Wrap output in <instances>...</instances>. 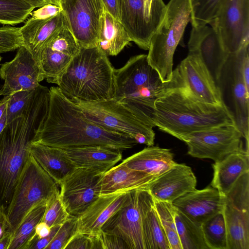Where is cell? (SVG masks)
Listing matches in <instances>:
<instances>
[{
    "mask_svg": "<svg viewBox=\"0 0 249 249\" xmlns=\"http://www.w3.org/2000/svg\"><path fill=\"white\" fill-rule=\"evenodd\" d=\"M128 195L129 191L100 195L78 216V232L91 235L99 233L107 221L126 202Z\"/></svg>",
    "mask_w": 249,
    "mask_h": 249,
    "instance_id": "23",
    "label": "cell"
},
{
    "mask_svg": "<svg viewBox=\"0 0 249 249\" xmlns=\"http://www.w3.org/2000/svg\"><path fill=\"white\" fill-rule=\"evenodd\" d=\"M224 197L211 186L201 190L195 189L176 199L172 204L190 219L201 225L222 212Z\"/></svg>",
    "mask_w": 249,
    "mask_h": 249,
    "instance_id": "21",
    "label": "cell"
},
{
    "mask_svg": "<svg viewBox=\"0 0 249 249\" xmlns=\"http://www.w3.org/2000/svg\"><path fill=\"white\" fill-rule=\"evenodd\" d=\"M60 226L51 227L49 234L45 237L40 239H36L34 237L28 249H45L53 240Z\"/></svg>",
    "mask_w": 249,
    "mask_h": 249,
    "instance_id": "43",
    "label": "cell"
},
{
    "mask_svg": "<svg viewBox=\"0 0 249 249\" xmlns=\"http://www.w3.org/2000/svg\"><path fill=\"white\" fill-rule=\"evenodd\" d=\"M29 150L36 161L59 186L77 168L63 148L32 141Z\"/></svg>",
    "mask_w": 249,
    "mask_h": 249,
    "instance_id": "25",
    "label": "cell"
},
{
    "mask_svg": "<svg viewBox=\"0 0 249 249\" xmlns=\"http://www.w3.org/2000/svg\"><path fill=\"white\" fill-rule=\"evenodd\" d=\"M201 228L209 249H228L227 231L222 212L203 222Z\"/></svg>",
    "mask_w": 249,
    "mask_h": 249,
    "instance_id": "33",
    "label": "cell"
},
{
    "mask_svg": "<svg viewBox=\"0 0 249 249\" xmlns=\"http://www.w3.org/2000/svg\"><path fill=\"white\" fill-rule=\"evenodd\" d=\"M12 237V232L8 231L0 238V249H8Z\"/></svg>",
    "mask_w": 249,
    "mask_h": 249,
    "instance_id": "48",
    "label": "cell"
},
{
    "mask_svg": "<svg viewBox=\"0 0 249 249\" xmlns=\"http://www.w3.org/2000/svg\"><path fill=\"white\" fill-rule=\"evenodd\" d=\"M94 249H126L125 242L119 237L101 230L96 234L92 235Z\"/></svg>",
    "mask_w": 249,
    "mask_h": 249,
    "instance_id": "41",
    "label": "cell"
},
{
    "mask_svg": "<svg viewBox=\"0 0 249 249\" xmlns=\"http://www.w3.org/2000/svg\"><path fill=\"white\" fill-rule=\"evenodd\" d=\"M234 123L233 113L225 104L213 105L197 99L185 85L179 72L176 85L155 103L154 126L184 142L194 132Z\"/></svg>",
    "mask_w": 249,
    "mask_h": 249,
    "instance_id": "3",
    "label": "cell"
},
{
    "mask_svg": "<svg viewBox=\"0 0 249 249\" xmlns=\"http://www.w3.org/2000/svg\"><path fill=\"white\" fill-rule=\"evenodd\" d=\"M35 8L23 0H0V23L14 25L21 23Z\"/></svg>",
    "mask_w": 249,
    "mask_h": 249,
    "instance_id": "34",
    "label": "cell"
},
{
    "mask_svg": "<svg viewBox=\"0 0 249 249\" xmlns=\"http://www.w3.org/2000/svg\"><path fill=\"white\" fill-rule=\"evenodd\" d=\"M249 50V45L240 51L230 54L228 62L231 66L230 90L232 97L235 123L249 147V91L246 89L241 72V62L245 53Z\"/></svg>",
    "mask_w": 249,
    "mask_h": 249,
    "instance_id": "22",
    "label": "cell"
},
{
    "mask_svg": "<svg viewBox=\"0 0 249 249\" xmlns=\"http://www.w3.org/2000/svg\"><path fill=\"white\" fill-rule=\"evenodd\" d=\"M78 217L70 215L60 226L52 241L45 249H65L71 238L78 232Z\"/></svg>",
    "mask_w": 249,
    "mask_h": 249,
    "instance_id": "38",
    "label": "cell"
},
{
    "mask_svg": "<svg viewBox=\"0 0 249 249\" xmlns=\"http://www.w3.org/2000/svg\"><path fill=\"white\" fill-rule=\"evenodd\" d=\"M188 46L189 53H199L218 85L230 54L223 49L213 29L207 25L192 27Z\"/></svg>",
    "mask_w": 249,
    "mask_h": 249,
    "instance_id": "18",
    "label": "cell"
},
{
    "mask_svg": "<svg viewBox=\"0 0 249 249\" xmlns=\"http://www.w3.org/2000/svg\"><path fill=\"white\" fill-rule=\"evenodd\" d=\"M174 216L182 249H209L205 241L201 225L190 219L175 207Z\"/></svg>",
    "mask_w": 249,
    "mask_h": 249,
    "instance_id": "32",
    "label": "cell"
},
{
    "mask_svg": "<svg viewBox=\"0 0 249 249\" xmlns=\"http://www.w3.org/2000/svg\"><path fill=\"white\" fill-rule=\"evenodd\" d=\"M154 181L145 174L121 163L104 174L100 181V195L147 189Z\"/></svg>",
    "mask_w": 249,
    "mask_h": 249,
    "instance_id": "28",
    "label": "cell"
},
{
    "mask_svg": "<svg viewBox=\"0 0 249 249\" xmlns=\"http://www.w3.org/2000/svg\"><path fill=\"white\" fill-rule=\"evenodd\" d=\"M76 167L106 172L122 160V150L101 145L63 148Z\"/></svg>",
    "mask_w": 249,
    "mask_h": 249,
    "instance_id": "26",
    "label": "cell"
},
{
    "mask_svg": "<svg viewBox=\"0 0 249 249\" xmlns=\"http://www.w3.org/2000/svg\"><path fill=\"white\" fill-rule=\"evenodd\" d=\"M70 215L63 203L59 191L47 202L41 221L51 228L62 225Z\"/></svg>",
    "mask_w": 249,
    "mask_h": 249,
    "instance_id": "37",
    "label": "cell"
},
{
    "mask_svg": "<svg viewBox=\"0 0 249 249\" xmlns=\"http://www.w3.org/2000/svg\"><path fill=\"white\" fill-rule=\"evenodd\" d=\"M53 4L60 5L62 0H51Z\"/></svg>",
    "mask_w": 249,
    "mask_h": 249,
    "instance_id": "52",
    "label": "cell"
},
{
    "mask_svg": "<svg viewBox=\"0 0 249 249\" xmlns=\"http://www.w3.org/2000/svg\"><path fill=\"white\" fill-rule=\"evenodd\" d=\"M30 17L19 28L23 45L37 61L42 50L67 22L60 5L47 4L32 12Z\"/></svg>",
    "mask_w": 249,
    "mask_h": 249,
    "instance_id": "15",
    "label": "cell"
},
{
    "mask_svg": "<svg viewBox=\"0 0 249 249\" xmlns=\"http://www.w3.org/2000/svg\"><path fill=\"white\" fill-rule=\"evenodd\" d=\"M1 58H1V56H0V61H1Z\"/></svg>",
    "mask_w": 249,
    "mask_h": 249,
    "instance_id": "53",
    "label": "cell"
},
{
    "mask_svg": "<svg viewBox=\"0 0 249 249\" xmlns=\"http://www.w3.org/2000/svg\"><path fill=\"white\" fill-rule=\"evenodd\" d=\"M196 178L192 168L175 163L147 188L156 200L173 203L178 198L196 189Z\"/></svg>",
    "mask_w": 249,
    "mask_h": 249,
    "instance_id": "20",
    "label": "cell"
},
{
    "mask_svg": "<svg viewBox=\"0 0 249 249\" xmlns=\"http://www.w3.org/2000/svg\"><path fill=\"white\" fill-rule=\"evenodd\" d=\"M114 69L97 46L81 47L56 84L71 101H107L114 95Z\"/></svg>",
    "mask_w": 249,
    "mask_h": 249,
    "instance_id": "5",
    "label": "cell"
},
{
    "mask_svg": "<svg viewBox=\"0 0 249 249\" xmlns=\"http://www.w3.org/2000/svg\"><path fill=\"white\" fill-rule=\"evenodd\" d=\"M164 18L151 38L147 59L162 82L173 77V57L186 27L191 21L190 0H170Z\"/></svg>",
    "mask_w": 249,
    "mask_h": 249,
    "instance_id": "6",
    "label": "cell"
},
{
    "mask_svg": "<svg viewBox=\"0 0 249 249\" xmlns=\"http://www.w3.org/2000/svg\"><path fill=\"white\" fill-rule=\"evenodd\" d=\"M211 186L225 196L239 178L249 171V149L246 147L231 153L212 165Z\"/></svg>",
    "mask_w": 249,
    "mask_h": 249,
    "instance_id": "24",
    "label": "cell"
},
{
    "mask_svg": "<svg viewBox=\"0 0 249 249\" xmlns=\"http://www.w3.org/2000/svg\"><path fill=\"white\" fill-rule=\"evenodd\" d=\"M34 6L35 8H39L44 5L52 3L51 0H23Z\"/></svg>",
    "mask_w": 249,
    "mask_h": 249,
    "instance_id": "49",
    "label": "cell"
},
{
    "mask_svg": "<svg viewBox=\"0 0 249 249\" xmlns=\"http://www.w3.org/2000/svg\"><path fill=\"white\" fill-rule=\"evenodd\" d=\"M105 172L77 167L60 184V195L70 215L79 216L100 196Z\"/></svg>",
    "mask_w": 249,
    "mask_h": 249,
    "instance_id": "13",
    "label": "cell"
},
{
    "mask_svg": "<svg viewBox=\"0 0 249 249\" xmlns=\"http://www.w3.org/2000/svg\"><path fill=\"white\" fill-rule=\"evenodd\" d=\"M222 213L228 249H249V171L225 196Z\"/></svg>",
    "mask_w": 249,
    "mask_h": 249,
    "instance_id": "11",
    "label": "cell"
},
{
    "mask_svg": "<svg viewBox=\"0 0 249 249\" xmlns=\"http://www.w3.org/2000/svg\"><path fill=\"white\" fill-rule=\"evenodd\" d=\"M153 197L147 189L129 191L126 202L104 224L101 230L120 237L128 249H145L142 221Z\"/></svg>",
    "mask_w": 249,
    "mask_h": 249,
    "instance_id": "9",
    "label": "cell"
},
{
    "mask_svg": "<svg viewBox=\"0 0 249 249\" xmlns=\"http://www.w3.org/2000/svg\"><path fill=\"white\" fill-rule=\"evenodd\" d=\"M192 27L209 24L214 18L221 0H190Z\"/></svg>",
    "mask_w": 249,
    "mask_h": 249,
    "instance_id": "36",
    "label": "cell"
},
{
    "mask_svg": "<svg viewBox=\"0 0 249 249\" xmlns=\"http://www.w3.org/2000/svg\"><path fill=\"white\" fill-rule=\"evenodd\" d=\"M72 101L78 105L88 119L103 128L128 136L137 144L154 145L155 133L153 127L113 99L98 102Z\"/></svg>",
    "mask_w": 249,
    "mask_h": 249,
    "instance_id": "8",
    "label": "cell"
},
{
    "mask_svg": "<svg viewBox=\"0 0 249 249\" xmlns=\"http://www.w3.org/2000/svg\"><path fill=\"white\" fill-rule=\"evenodd\" d=\"M65 249H94L93 235L77 232L67 244Z\"/></svg>",
    "mask_w": 249,
    "mask_h": 249,
    "instance_id": "42",
    "label": "cell"
},
{
    "mask_svg": "<svg viewBox=\"0 0 249 249\" xmlns=\"http://www.w3.org/2000/svg\"><path fill=\"white\" fill-rule=\"evenodd\" d=\"M47 202H42L34 207L24 217L12 232L8 249H28L35 235L36 225L43 217Z\"/></svg>",
    "mask_w": 249,
    "mask_h": 249,
    "instance_id": "31",
    "label": "cell"
},
{
    "mask_svg": "<svg viewBox=\"0 0 249 249\" xmlns=\"http://www.w3.org/2000/svg\"><path fill=\"white\" fill-rule=\"evenodd\" d=\"M49 90L48 113L33 141L61 148L101 145L122 151L137 144L131 138L103 128L88 119L58 87Z\"/></svg>",
    "mask_w": 249,
    "mask_h": 249,
    "instance_id": "1",
    "label": "cell"
},
{
    "mask_svg": "<svg viewBox=\"0 0 249 249\" xmlns=\"http://www.w3.org/2000/svg\"><path fill=\"white\" fill-rule=\"evenodd\" d=\"M1 86H0V89Z\"/></svg>",
    "mask_w": 249,
    "mask_h": 249,
    "instance_id": "54",
    "label": "cell"
},
{
    "mask_svg": "<svg viewBox=\"0 0 249 249\" xmlns=\"http://www.w3.org/2000/svg\"><path fill=\"white\" fill-rule=\"evenodd\" d=\"M178 78L176 68L173 70L171 81L162 82L158 72L148 63L146 54L135 55L123 67L114 69L112 99L154 127L156 101L176 85Z\"/></svg>",
    "mask_w": 249,
    "mask_h": 249,
    "instance_id": "4",
    "label": "cell"
},
{
    "mask_svg": "<svg viewBox=\"0 0 249 249\" xmlns=\"http://www.w3.org/2000/svg\"><path fill=\"white\" fill-rule=\"evenodd\" d=\"M10 95L4 96L0 101V119L1 118L5 110L6 109L8 102L9 100Z\"/></svg>",
    "mask_w": 249,
    "mask_h": 249,
    "instance_id": "50",
    "label": "cell"
},
{
    "mask_svg": "<svg viewBox=\"0 0 249 249\" xmlns=\"http://www.w3.org/2000/svg\"><path fill=\"white\" fill-rule=\"evenodd\" d=\"M142 230L145 249H171L156 210L154 198L144 212Z\"/></svg>",
    "mask_w": 249,
    "mask_h": 249,
    "instance_id": "30",
    "label": "cell"
},
{
    "mask_svg": "<svg viewBox=\"0 0 249 249\" xmlns=\"http://www.w3.org/2000/svg\"><path fill=\"white\" fill-rule=\"evenodd\" d=\"M35 90L18 91L10 95L6 107L7 124L21 115Z\"/></svg>",
    "mask_w": 249,
    "mask_h": 249,
    "instance_id": "39",
    "label": "cell"
},
{
    "mask_svg": "<svg viewBox=\"0 0 249 249\" xmlns=\"http://www.w3.org/2000/svg\"><path fill=\"white\" fill-rule=\"evenodd\" d=\"M120 20L131 41L148 50L151 38L160 23L149 16L144 0H120Z\"/></svg>",
    "mask_w": 249,
    "mask_h": 249,
    "instance_id": "19",
    "label": "cell"
},
{
    "mask_svg": "<svg viewBox=\"0 0 249 249\" xmlns=\"http://www.w3.org/2000/svg\"><path fill=\"white\" fill-rule=\"evenodd\" d=\"M229 54L249 45V0H221L209 24Z\"/></svg>",
    "mask_w": 249,
    "mask_h": 249,
    "instance_id": "10",
    "label": "cell"
},
{
    "mask_svg": "<svg viewBox=\"0 0 249 249\" xmlns=\"http://www.w3.org/2000/svg\"><path fill=\"white\" fill-rule=\"evenodd\" d=\"M0 77L4 82L0 89V96L34 90L43 80L36 60L24 45L18 48L12 60L1 65Z\"/></svg>",
    "mask_w": 249,
    "mask_h": 249,
    "instance_id": "16",
    "label": "cell"
},
{
    "mask_svg": "<svg viewBox=\"0 0 249 249\" xmlns=\"http://www.w3.org/2000/svg\"><path fill=\"white\" fill-rule=\"evenodd\" d=\"M8 231H11L6 209L0 206V238Z\"/></svg>",
    "mask_w": 249,
    "mask_h": 249,
    "instance_id": "46",
    "label": "cell"
},
{
    "mask_svg": "<svg viewBox=\"0 0 249 249\" xmlns=\"http://www.w3.org/2000/svg\"><path fill=\"white\" fill-rule=\"evenodd\" d=\"M7 124L6 109L5 110L0 119V134L1 133Z\"/></svg>",
    "mask_w": 249,
    "mask_h": 249,
    "instance_id": "51",
    "label": "cell"
},
{
    "mask_svg": "<svg viewBox=\"0 0 249 249\" xmlns=\"http://www.w3.org/2000/svg\"><path fill=\"white\" fill-rule=\"evenodd\" d=\"M121 163L129 168L145 174L155 180L176 162L170 149L153 145L130 156Z\"/></svg>",
    "mask_w": 249,
    "mask_h": 249,
    "instance_id": "27",
    "label": "cell"
},
{
    "mask_svg": "<svg viewBox=\"0 0 249 249\" xmlns=\"http://www.w3.org/2000/svg\"><path fill=\"white\" fill-rule=\"evenodd\" d=\"M131 41L120 20L106 9L100 20L96 46L107 56L119 53Z\"/></svg>",
    "mask_w": 249,
    "mask_h": 249,
    "instance_id": "29",
    "label": "cell"
},
{
    "mask_svg": "<svg viewBox=\"0 0 249 249\" xmlns=\"http://www.w3.org/2000/svg\"><path fill=\"white\" fill-rule=\"evenodd\" d=\"M242 138L235 123L226 124L194 132L184 142L189 155L216 162L244 148Z\"/></svg>",
    "mask_w": 249,
    "mask_h": 249,
    "instance_id": "12",
    "label": "cell"
},
{
    "mask_svg": "<svg viewBox=\"0 0 249 249\" xmlns=\"http://www.w3.org/2000/svg\"><path fill=\"white\" fill-rule=\"evenodd\" d=\"M49 100V89L40 84L21 115L0 134V206L6 211L30 157L29 145L47 116Z\"/></svg>",
    "mask_w": 249,
    "mask_h": 249,
    "instance_id": "2",
    "label": "cell"
},
{
    "mask_svg": "<svg viewBox=\"0 0 249 249\" xmlns=\"http://www.w3.org/2000/svg\"><path fill=\"white\" fill-rule=\"evenodd\" d=\"M51 228L47 224L41 221L36 226L34 237L40 239L47 236L51 231Z\"/></svg>",
    "mask_w": 249,
    "mask_h": 249,
    "instance_id": "47",
    "label": "cell"
},
{
    "mask_svg": "<svg viewBox=\"0 0 249 249\" xmlns=\"http://www.w3.org/2000/svg\"><path fill=\"white\" fill-rule=\"evenodd\" d=\"M58 186L31 155L6 211L11 231L34 207L59 192Z\"/></svg>",
    "mask_w": 249,
    "mask_h": 249,
    "instance_id": "7",
    "label": "cell"
},
{
    "mask_svg": "<svg viewBox=\"0 0 249 249\" xmlns=\"http://www.w3.org/2000/svg\"><path fill=\"white\" fill-rule=\"evenodd\" d=\"M23 45L19 28L3 27L0 28V54L13 51Z\"/></svg>",
    "mask_w": 249,
    "mask_h": 249,
    "instance_id": "40",
    "label": "cell"
},
{
    "mask_svg": "<svg viewBox=\"0 0 249 249\" xmlns=\"http://www.w3.org/2000/svg\"><path fill=\"white\" fill-rule=\"evenodd\" d=\"M68 26L81 47L96 46L100 20L105 9L102 0H62Z\"/></svg>",
    "mask_w": 249,
    "mask_h": 249,
    "instance_id": "14",
    "label": "cell"
},
{
    "mask_svg": "<svg viewBox=\"0 0 249 249\" xmlns=\"http://www.w3.org/2000/svg\"><path fill=\"white\" fill-rule=\"evenodd\" d=\"M241 72L246 89L249 91V50L244 54L241 62Z\"/></svg>",
    "mask_w": 249,
    "mask_h": 249,
    "instance_id": "45",
    "label": "cell"
},
{
    "mask_svg": "<svg viewBox=\"0 0 249 249\" xmlns=\"http://www.w3.org/2000/svg\"><path fill=\"white\" fill-rule=\"evenodd\" d=\"M177 68L185 85L197 99L213 105L225 104L220 87L197 52L189 53Z\"/></svg>",
    "mask_w": 249,
    "mask_h": 249,
    "instance_id": "17",
    "label": "cell"
},
{
    "mask_svg": "<svg viewBox=\"0 0 249 249\" xmlns=\"http://www.w3.org/2000/svg\"><path fill=\"white\" fill-rule=\"evenodd\" d=\"M105 9L120 20V0H102Z\"/></svg>",
    "mask_w": 249,
    "mask_h": 249,
    "instance_id": "44",
    "label": "cell"
},
{
    "mask_svg": "<svg viewBox=\"0 0 249 249\" xmlns=\"http://www.w3.org/2000/svg\"><path fill=\"white\" fill-rule=\"evenodd\" d=\"M155 207L170 249H182L174 216V206L172 203L155 200Z\"/></svg>",
    "mask_w": 249,
    "mask_h": 249,
    "instance_id": "35",
    "label": "cell"
}]
</instances>
